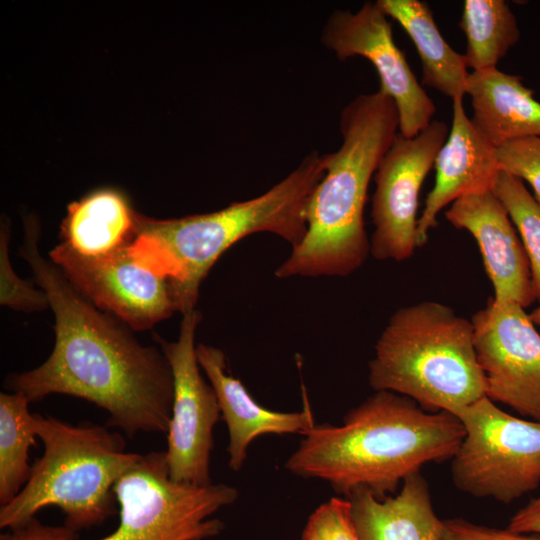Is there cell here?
I'll return each mask as SVG.
<instances>
[{
  "label": "cell",
  "mask_w": 540,
  "mask_h": 540,
  "mask_svg": "<svg viewBox=\"0 0 540 540\" xmlns=\"http://www.w3.org/2000/svg\"><path fill=\"white\" fill-rule=\"evenodd\" d=\"M39 228L29 222L18 248L55 316V343L38 367L5 379L30 402L50 394L87 400L104 409L106 426L133 438L168 431L173 376L160 347L143 345L122 320L98 308L39 250Z\"/></svg>",
  "instance_id": "6da1fadb"
},
{
  "label": "cell",
  "mask_w": 540,
  "mask_h": 540,
  "mask_svg": "<svg viewBox=\"0 0 540 540\" xmlns=\"http://www.w3.org/2000/svg\"><path fill=\"white\" fill-rule=\"evenodd\" d=\"M302 436L284 464L287 471L326 481L345 498L361 489L384 498L425 464L452 459L465 430L451 413L428 412L406 396L375 391L340 425L315 423Z\"/></svg>",
  "instance_id": "7a4b0ae2"
},
{
  "label": "cell",
  "mask_w": 540,
  "mask_h": 540,
  "mask_svg": "<svg viewBox=\"0 0 540 540\" xmlns=\"http://www.w3.org/2000/svg\"><path fill=\"white\" fill-rule=\"evenodd\" d=\"M342 144L325 154V173L306 213L302 242L277 267V278L346 277L370 254L364 207L371 178L399 132L398 111L383 90L360 94L341 111Z\"/></svg>",
  "instance_id": "3957f363"
},
{
  "label": "cell",
  "mask_w": 540,
  "mask_h": 540,
  "mask_svg": "<svg viewBox=\"0 0 540 540\" xmlns=\"http://www.w3.org/2000/svg\"><path fill=\"white\" fill-rule=\"evenodd\" d=\"M325 173V154L314 150L265 193L218 211L173 219L135 213L134 250L173 284L178 312L196 309L201 283L216 261L251 234L277 235L293 248L307 231L311 196Z\"/></svg>",
  "instance_id": "277c9868"
},
{
  "label": "cell",
  "mask_w": 540,
  "mask_h": 540,
  "mask_svg": "<svg viewBox=\"0 0 540 540\" xmlns=\"http://www.w3.org/2000/svg\"><path fill=\"white\" fill-rule=\"evenodd\" d=\"M369 385L414 400L428 412L455 416L486 396L471 320L435 301L396 310L369 362Z\"/></svg>",
  "instance_id": "5b68a950"
},
{
  "label": "cell",
  "mask_w": 540,
  "mask_h": 540,
  "mask_svg": "<svg viewBox=\"0 0 540 540\" xmlns=\"http://www.w3.org/2000/svg\"><path fill=\"white\" fill-rule=\"evenodd\" d=\"M34 417L43 454L21 491L1 506L0 528H20L48 506L61 509L64 526L76 533L103 523L117 511L115 484L142 454L127 452L124 438L108 426Z\"/></svg>",
  "instance_id": "8992f818"
},
{
  "label": "cell",
  "mask_w": 540,
  "mask_h": 540,
  "mask_svg": "<svg viewBox=\"0 0 540 540\" xmlns=\"http://www.w3.org/2000/svg\"><path fill=\"white\" fill-rule=\"evenodd\" d=\"M119 524L99 540H205L221 533L224 524L213 515L238 498L226 484L195 486L171 480L165 451H152L139 460L113 488ZM65 526L42 524L33 518L1 534L0 540H77Z\"/></svg>",
  "instance_id": "52a82bcc"
},
{
  "label": "cell",
  "mask_w": 540,
  "mask_h": 540,
  "mask_svg": "<svg viewBox=\"0 0 540 540\" xmlns=\"http://www.w3.org/2000/svg\"><path fill=\"white\" fill-rule=\"evenodd\" d=\"M456 417L465 430L451 464L459 490L508 504L540 485V423L510 415L487 396Z\"/></svg>",
  "instance_id": "ba28073f"
},
{
  "label": "cell",
  "mask_w": 540,
  "mask_h": 540,
  "mask_svg": "<svg viewBox=\"0 0 540 540\" xmlns=\"http://www.w3.org/2000/svg\"><path fill=\"white\" fill-rule=\"evenodd\" d=\"M199 310L182 314L176 341L154 334L173 376V403L167 431L166 463L171 480L195 486L212 484L210 457L214 427L221 419L216 393L202 373L196 354Z\"/></svg>",
  "instance_id": "9c48e42d"
},
{
  "label": "cell",
  "mask_w": 540,
  "mask_h": 540,
  "mask_svg": "<svg viewBox=\"0 0 540 540\" xmlns=\"http://www.w3.org/2000/svg\"><path fill=\"white\" fill-rule=\"evenodd\" d=\"M49 258L98 308L134 331L153 328L178 312L173 284L133 250L132 242L102 256H84L60 242Z\"/></svg>",
  "instance_id": "30bf717a"
},
{
  "label": "cell",
  "mask_w": 540,
  "mask_h": 540,
  "mask_svg": "<svg viewBox=\"0 0 540 540\" xmlns=\"http://www.w3.org/2000/svg\"><path fill=\"white\" fill-rule=\"evenodd\" d=\"M450 127L433 120L418 135L407 138L399 132L374 174L375 192L371 218L374 231L370 254L377 260L403 261L417 245L419 192Z\"/></svg>",
  "instance_id": "8fae6325"
},
{
  "label": "cell",
  "mask_w": 540,
  "mask_h": 540,
  "mask_svg": "<svg viewBox=\"0 0 540 540\" xmlns=\"http://www.w3.org/2000/svg\"><path fill=\"white\" fill-rule=\"evenodd\" d=\"M471 322L486 396L540 423V334L525 308L490 297Z\"/></svg>",
  "instance_id": "7c38bea8"
},
{
  "label": "cell",
  "mask_w": 540,
  "mask_h": 540,
  "mask_svg": "<svg viewBox=\"0 0 540 540\" xmlns=\"http://www.w3.org/2000/svg\"><path fill=\"white\" fill-rule=\"evenodd\" d=\"M389 19L377 1H366L355 12L335 10L322 28L321 43L340 61L360 56L372 63L379 89L396 105L399 133L412 138L433 121L436 107L396 45Z\"/></svg>",
  "instance_id": "4fadbf2b"
},
{
  "label": "cell",
  "mask_w": 540,
  "mask_h": 540,
  "mask_svg": "<svg viewBox=\"0 0 540 540\" xmlns=\"http://www.w3.org/2000/svg\"><path fill=\"white\" fill-rule=\"evenodd\" d=\"M445 217L476 240L495 301L526 308L536 300L524 246L506 208L492 190L457 199Z\"/></svg>",
  "instance_id": "5bb4252c"
},
{
  "label": "cell",
  "mask_w": 540,
  "mask_h": 540,
  "mask_svg": "<svg viewBox=\"0 0 540 540\" xmlns=\"http://www.w3.org/2000/svg\"><path fill=\"white\" fill-rule=\"evenodd\" d=\"M434 167L435 184L418 218L417 245L424 246L438 214L457 199L493 189L501 170L496 147L479 132L465 112L463 99L453 100L449 134Z\"/></svg>",
  "instance_id": "9a60e30c"
},
{
  "label": "cell",
  "mask_w": 540,
  "mask_h": 540,
  "mask_svg": "<svg viewBox=\"0 0 540 540\" xmlns=\"http://www.w3.org/2000/svg\"><path fill=\"white\" fill-rule=\"evenodd\" d=\"M197 359L212 385L219 404L221 419L228 431V467L238 472L244 465L250 444L265 434L304 435L314 425L308 409L279 412L260 405L240 379L227 369L226 356L220 348L197 344Z\"/></svg>",
  "instance_id": "2e32d148"
},
{
  "label": "cell",
  "mask_w": 540,
  "mask_h": 540,
  "mask_svg": "<svg viewBox=\"0 0 540 540\" xmlns=\"http://www.w3.org/2000/svg\"><path fill=\"white\" fill-rule=\"evenodd\" d=\"M346 498L361 540H442L443 520L420 472L405 478L396 495L378 498L361 489Z\"/></svg>",
  "instance_id": "e0dca14e"
},
{
  "label": "cell",
  "mask_w": 540,
  "mask_h": 540,
  "mask_svg": "<svg viewBox=\"0 0 540 540\" xmlns=\"http://www.w3.org/2000/svg\"><path fill=\"white\" fill-rule=\"evenodd\" d=\"M466 94L473 108L472 122L494 147L540 136V102L520 76L497 67L472 71Z\"/></svg>",
  "instance_id": "ac0fdd59"
},
{
  "label": "cell",
  "mask_w": 540,
  "mask_h": 540,
  "mask_svg": "<svg viewBox=\"0 0 540 540\" xmlns=\"http://www.w3.org/2000/svg\"><path fill=\"white\" fill-rule=\"evenodd\" d=\"M384 13L409 35L422 67V84L453 100L466 95L469 72L464 54L456 52L440 33L432 10L420 0H377Z\"/></svg>",
  "instance_id": "d6986e66"
},
{
  "label": "cell",
  "mask_w": 540,
  "mask_h": 540,
  "mask_svg": "<svg viewBox=\"0 0 540 540\" xmlns=\"http://www.w3.org/2000/svg\"><path fill=\"white\" fill-rule=\"evenodd\" d=\"M61 239L84 256H102L135 239V212L117 191H96L68 206Z\"/></svg>",
  "instance_id": "ffe728a7"
},
{
  "label": "cell",
  "mask_w": 540,
  "mask_h": 540,
  "mask_svg": "<svg viewBox=\"0 0 540 540\" xmlns=\"http://www.w3.org/2000/svg\"><path fill=\"white\" fill-rule=\"evenodd\" d=\"M459 27L467 40L465 62L473 71L496 68L520 39L517 19L504 0H466Z\"/></svg>",
  "instance_id": "44dd1931"
},
{
  "label": "cell",
  "mask_w": 540,
  "mask_h": 540,
  "mask_svg": "<svg viewBox=\"0 0 540 540\" xmlns=\"http://www.w3.org/2000/svg\"><path fill=\"white\" fill-rule=\"evenodd\" d=\"M28 398L18 392L0 393V504L9 503L31 474L29 450L36 444L34 414Z\"/></svg>",
  "instance_id": "7402d4cb"
},
{
  "label": "cell",
  "mask_w": 540,
  "mask_h": 540,
  "mask_svg": "<svg viewBox=\"0 0 540 540\" xmlns=\"http://www.w3.org/2000/svg\"><path fill=\"white\" fill-rule=\"evenodd\" d=\"M492 191L519 233L530 263L535 298L540 304V203L522 180L503 170Z\"/></svg>",
  "instance_id": "603a6c76"
},
{
  "label": "cell",
  "mask_w": 540,
  "mask_h": 540,
  "mask_svg": "<svg viewBox=\"0 0 540 540\" xmlns=\"http://www.w3.org/2000/svg\"><path fill=\"white\" fill-rule=\"evenodd\" d=\"M10 231L0 232V304L17 311L34 312L50 308L46 292L35 287V281L22 280L15 273L9 258Z\"/></svg>",
  "instance_id": "cb8c5ba5"
},
{
  "label": "cell",
  "mask_w": 540,
  "mask_h": 540,
  "mask_svg": "<svg viewBox=\"0 0 540 540\" xmlns=\"http://www.w3.org/2000/svg\"><path fill=\"white\" fill-rule=\"evenodd\" d=\"M301 540H361L345 497H332L309 516Z\"/></svg>",
  "instance_id": "d4e9b609"
},
{
  "label": "cell",
  "mask_w": 540,
  "mask_h": 540,
  "mask_svg": "<svg viewBox=\"0 0 540 540\" xmlns=\"http://www.w3.org/2000/svg\"><path fill=\"white\" fill-rule=\"evenodd\" d=\"M496 154L501 170L527 182L540 203V136L507 142Z\"/></svg>",
  "instance_id": "484cf974"
},
{
  "label": "cell",
  "mask_w": 540,
  "mask_h": 540,
  "mask_svg": "<svg viewBox=\"0 0 540 540\" xmlns=\"http://www.w3.org/2000/svg\"><path fill=\"white\" fill-rule=\"evenodd\" d=\"M442 540H540V535L488 527L453 518L443 520Z\"/></svg>",
  "instance_id": "4316f807"
},
{
  "label": "cell",
  "mask_w": 540,
  "mask_h": 540,
  "mask_svg": "<svg viewBox=\"0 0 540 540\" xmlns=\"http://www.w3.org/2000/svg\"><path fill=\"white\" fill-rule=\"evenodd\" d=\"M508 529L519 533L540 534V496L512 516Z\"/></svg>",
  "instance_id": "83f0119b"
},
{
  "label": "cell",
  "mask_w": 540,
  "mask_h": 540,
  "mask_svg": "<svg viewBox=\"0 0 540 540\" xmlns=\"http://www.w3.org/2000/svg\"><path fill=\"white\" fill-rule=\"evenodd\" d=\"M529 316L535 325L540 326V304L529 314Z\"/></svg>",
  "instance_id": "f1b7e54d"
}]
</instances>
